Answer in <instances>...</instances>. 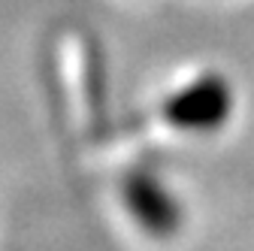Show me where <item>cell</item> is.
<instances>
[{
    "label": "cell",
    "mask_w": 254,
    "mask_h": 251,
    "mask_svg": "<svg viewBox=\"0 0 254 251\" xmlns=\"http://www.w3.org/2000/svg\"><path fill=\"white\" fill-rule=\"evenodd\" d=\"M227 97L215 82L194 85L190 91H182V97L173 100V121H179L182 127H215L224 115Z\"/></svg>",
    "instance_id": "cell-1"
}]
</instances>
